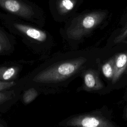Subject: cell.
I'll return each instance as SVG.
<instances>
[{
  "label": "cell",
  "mask_w": 127,
  "mask_h": 127,
  "mask_svg": "<svg viewBox=\"0 0 127 127\" xmlns=\"http://www.w3.org/2000/svg\"><path fill=\"white\" fill-rule=\"evenodd\" d=\"M87 61L83 55L71 52H56L18 81L23 89L34 87L41 94L61 93L76 75L82 74Z\"/></svg>",
  "instance_id": "6da1fadb"
},
{
  "label": "cell",
  "mask_w": 127,
  "mask_h": 127,
  "mask_svg": "<svg viewBox=\"0 0 127 127\" xmlns=\"http://www.w3.org/2000/svg\"><path fill=\"white\" fill-rule=\"evenodd\" d=\"M0 19L6 29L14 36L19 37L39 59L44 60L52 54L56 43L53 36L49 32L15 16L0 15Z\"/></svg>",
  "instance_id": "7a4b0ae2"
},
{
  "label": "cell",
  "mask_w": 127,
  "mask_h": 127,
  "mask_svg": "<svg viewBox=\"0 0 127 127\" xmlns=\"http://www.w3.org/2000/svg\"><path fill=\"white\" fill-rule=\"evenodd\" d=\"M108 14L107 10H97L80 14L71 19L61 28L63 42L73 45L80 41L99 26Z\"/></svg>",
  "instance_id": "3957f363"
},
{
  "label": "cell",
  "mask_w": 127,
  "mask_h": 127,
  "mask_svg": "<svg viewBox=\"0 0 127 127\" xmlns=\"http://www.w3.org/2000/svg\"><path fill=\"white\" fill-rule=\"evenodd\" d=\"M0 6L21 19L25 20L41 27L44 25V18L32 7L19 0H0Z\"/></svg>",
  "instance_id": "277c9868"
},
{
  "label": "cell",
  "mask_w": 127,
  "mask_h": 127,
  "mask_svg": "<svg viewBox=\"0 0 127 127\" xmlns=\"http://www.w3.org/2000/svg\"><path fill=\"white\" fill-rule=\"evenodd\" d=\"M60 127H114L115 125L103 116L92 113L70 116L60 122Z\"/></svg>",
  "instance_id": "5b68a950"
},
{
  "label": "cell",
  "mask_w": 127,
  "mask_h": 127,
  "mask_svg": "<svg viewBox=\"0 0 127 127\" xmlns=\"http://www.w3.org/2000/svg\"><path fill=\"white\" fill-rule=\"evenodd\" d=\"M23 90V87L18 82V85L13 88L0 91V112L7 113L20 100Z\"/></svg>",
  "instance_id": "8992f818"
},
{
  "label": "cell",
  "mask_w": 127,
  "mask_h": 127,
  "mask_svg": "<svg viewBox=\"0 0 127 127\" xmlns=\"http://www.w3.org/2000/svg\"><path fill=\"white\" fill-rule=\"evenodd\" d=\"M23 68L22 61L9 62L0 64V81L8 82L18 80Z\"/></svg>",
  "instance_id": "52a82bcc"
},
{
  "label": "cell",
  "mask_w": 127,
  "mask_h": 127,
  "mask_svg": "<svg viewBox=\"0 0 127 127\" xmlns=\"http://www.w3.org/2000/svg\"><path fill=\"white\" fill-rule=\"evenodd\" d=\"M16 45V36L0 26V57L12 54Z\"/></svg>",
  "instance_id": "ba28073f"
},
{
  "label": "cell",
  "mask_w": 127,
  "mask_h": 127,
  "mask_svg": "<svg viewBox=\"0 0 127 127\" xmlns=\"http://www.w3.org/2000/svg\"><path fill=\"white\" fill-rule=\"evenodd\" d=\"M83 84L82 89L86 91L100 90L104 87L97 71L93 69H85L82 72Z\"/></svg>",
  "instance_id": "9c48e42d"
},
{
  "label": "cell",
  "mask_w": 127,
  "mask_h": 127,
  "mask_svg": "<svg viewBox=\"0 0 127 127\" xmlns=\"http://www.w3.org/2000/svg\"><path fill=\"white\" fill-rule=\"evenodd\" d=\"M127 67V51L115 56L114 73L112 79L113 83L116 82Z\"/></svg>",
  "instance_id": "30bf717a"
},
{
  "label": "cell",
  "mask_w": 127,
  "mask_h": 127,
  "mask_svg": "<svg viewBox=\"0 0 127 127\" xmlns=\"http://www.w3.org/2000/svg\"><path fill=\"white\" fill-rule=\"evenodd\" d=\"M40 95V92L34 87H29L23 89L20 100L24 105H27L35 100Z\"/></svg>",
  "instance_id": "8fae6325"
},
{
  "label": "cell",
  "mask_w": 127,
  "mask_h": 127,
  "mask_svg": "<svg viewBox=\"0 0 127 127\" xmlns=\"http://www.w3.org/2000/svg\"><path fill=\"white\" fill-rule=\"evenodd\" d=\"M75 0H61L58 4V14L60 16H65L74 7Z\"/></svg>",
  "instance_id": "7c38bea8"
},
{
  "label": "cell",
  "mask_w": 127,
  "mask_h": 127,
  "mask_svg": "<svg viewBox=\"0 0 127 127\" xmlns=\"http://www.w3.org/2000/svg\"><path fill=\"white\" fill-rule=\"evenodd\" d=\"M114 61L115 56L104 64L102 67V72L104 76L106 77L111 79H112L114 73Z\"/></svg>",
  "instance_id": "4fadbf2b"
},
{
  "label": "cell",
  "mask_w": 127,
  "mask_h": 127,
  "mask_svg": "<svg viewBox=\"0 0 127 127\" xmlns=\"http://www.w3.org/2000/svg\"><path fill=\"white\" fill-rule=\"evenodd\" d=\"M18 85V80L14 81H0V91L13 88Z\"/></svg>",
  "instance_id": "5bb4252c"
},
{
  "label": "cell",
  "mask_w": 127,
  "mask_h": 127,
  "mask_svg": "<svg viewBox=\"0 0 127 127\" xmlns=\"http://www.w3.org/2000/svg\"><path fill=\"white\" fill-rule=\"evenodd\" d=\"M7 126L6 123L3 120L0 118V127H5Z\"/></svg>",
  "instance_id": "9a60e30c"
},
{
  "label": "cell",
  "mask_w": 127,
  "mask_h": 127,
  "mask_svg": "<svg viewBox=\"0 0 127 127\" xmlns=\"http://www.w3.org/2000/svg\"><path fill=\"white\" fill-rule=\"evenodd\" d=\"M127 28H126V30H125V31L123 32V34L122 35V36H123L124 34H125L126 33H127ZM119 36V37H121V36Z\"/></svg>",
  "instance_id": "2e32d148"
},
{
  "label": "cell",
  "mask_w": 127,
  "mask_h": 127,
  "mask_svg": "<svg viewBox=\"0 0 127 127\" xmlns=\"http://www.w3.org/2000/svg\"><path fill=\"white\" fill-rule=\"evenodd\" d=\"M125 116L126 117V118L127 119V108L126 109V113H125Z\"/></svg>",
  "instance_id": "e0dca14e"
}]
</instances>
